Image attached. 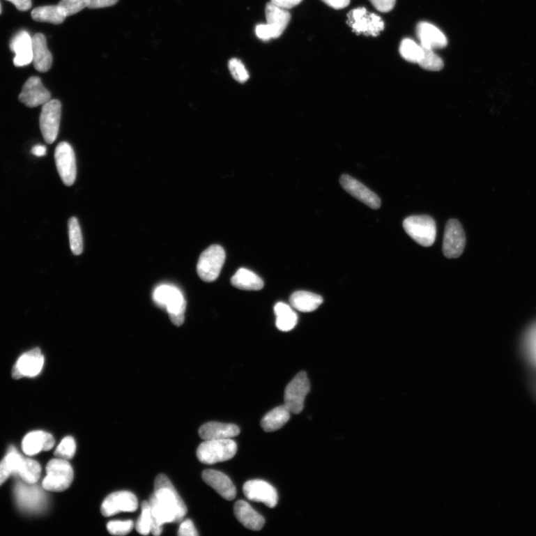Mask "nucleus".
I'll return each instance as SVG.
<instances>
[{
    "label": "nucleus",
    "instance_id": "20e7f679",
    "mask_svg": "<svg viewBox=\"0 0 536 536\" xmlns=\"http://www.w3.org/2000/svg\"><path fill=\"white\" fill-rule=\"evenodd\" d=\"M47 476L43 481V488L50 491H63L72 484L74 473L69 462L56 458L49 462L46 468Z\"/></svg>",
    "mask_w": 536,
    "mask_h": 536
},
{
    "label": "nucleus",
    "instance_id": "4468645a",
    "mask_svg": "<svg viewBox=\"0 0 536 536\" xmlns=\"http://www.w3.org/2000/svg\"><path fill=\"white\" fill-rule=\"evenodd\" d=\"M137 507V498L133 493L125 491H118L105 498L102 505V513L104 516L110 517L121 512H135Z\"/></svg>",
    "mask_w": 536,
    "mask_h": 536
},
{
    "label": "nucleus",
    "instance_id": "393cba45",
    "mask_svg": "<svg viewBox=\"0 0 536 536\" xmlns=\"http://www.w3.org/2000/svg\"><path fill=\"white\" fill-rule=\"evenodd\" d=\"M17 496L20 504L29 510H41L46 504V497L38 487L20 485L17 488Z\"/></svg>",
    "mask_w": 536,
    "mask_h": 536
},
{
    "label": "nucleus",
    "instance_id": "ea45409f",
    "mask_svg": "<svg viewBox=\"0 0 536 536\" xmlns=\"http://www.w3.org/2000/svg\"><path fill=\"white\" fill-rule=\"evenodd\" d=\"M133 528L132 521H111L107 525L108 532L114 535H125L132 531Z\"/></svg>",
    "mask_w": 536,
    "mask_h": 536
},
{
    "label": "nucleus",
    "instance_id": "c9c22d12",
    "mask_svg": "<svg viewBox=\"0 0 536 536\" xmlns=\"http://www.w3.org/2000/svg\"><path fill=\"white\" fill-rule=\"evenodd\" d=\"M90 0H61L58 5L66 17L74 15L81 12L85 8H89Z\"/></svg>",
    "mask_w": 536,
    "mask_h": 536
},
{
    "label": "nucleus",
    "instance_id": "bb28decb",
    "mask_svg": "<svg viewBox=\"0 0 536 536\" xmlns=\"http://www.w3.org/2000/svg\"><path fill=\"white\" fill-rule=\"evenodd\" d=\"M233 286L240 290L259 291L264 287V282L253 271L240 268L231 279Z\"/></svg>",
    "mask_w": 536,
    "mask_h": 536
},
{
    "label": "nucleus",
    "instance_id": "72a5a7b5",
    "mask_svg": "<svg viewBox=\"0 0 536 536\" xmlns=\"http://www.w3.org/2000/svg\"><path fill=\"white\" fill-rule=\"evenodd\" d=\"M69 237L72 252L75 256L83 253L84 243L82 229L77 218L72 217L68 222Z\"/></svg>",
    "mask_w": 536,
    "mask_h": 536
},
{
    "label": "nucleus",
    "instance_id": "58836bf2",
    "mask_svg": "<svg viewBox=\"0 0 536 536\" xmlns=\"http://www.w3.org/2000/svg\"><path fill=\"white\" fill-rule=\"evenodd\" d=\"M228 67L233 77L239 83H245L250 78L248 71L242 61L233 59L229 61Z\"/></svg>",
    "mask_w": 536,
    "mask_h": 536
},
{
    "label": "nucleus",
    "instance_id": "f3484780",
    "mask_svg": "<svg viewBox=\"0 0 536 536\" xmlns=\"http://www.w3.org/2000/svg\"><path fill=\"white\" fill-rule=\"evenodd\" d=\"M10 49L15 54V67H25L32 63V37L26 31H20L10 42Z\"/></svg>",
    "mask_w": 536,
    "mask_h": 536
},
{
    "label": "nucleus",
    "instance_id": "cd10ccee",
    "mask_svg": "<svg viewBox=\"0 0 536 536\" xmlns=\"http://www.w3.org/2000/svg\"><path fill=\"white\" fill-rule=\"evenodd\" d=\"M290 411L284 406H279L268 413L261 421L262 429L266 432L280 430L291 418Z\"/></svg>",
    "mask_w": 536,
    "mask_h": 536
},
{
    "label": "nucleus",
    "instance_id": "c85d7f7f",
    "mask_svg": "<svg viewBox=\"0 0 536 536\" xmlns=\"http://www.w3.org/2000/svg\"><path fill=\"white\" fill-rule=\"evenodd\" d=\"M276 326L282 332H289L298 324V314L286 303H277L275 306Z\"/></svg>",
    "mask_w": 536,
    "mask_h": 536
},
{
    "label": "nucleus",
    "instance_id": "9b49d317",
    "mask_svg": "<svg viewBox=\"0 0 536 536\" xmlns=\"http://www.w3.org/2000/svg\"><path fill=\"white\" fill-rule=\"evenodd\" d=\"M466 246V235L461 223L450 220L445 225L443 251L445 257L456 259L462 255Z\"/></svg>",
    "mask_w": 536,
    "mask_h": 536
},
{
    "label": "nucleus",
    "instance_id": "ddd939ff",
    "mask_svg": "<svg viewBox=\"0 0 536 536\" xmlns=\"http://www.w3.org/2000/svg\"><path fill=\"white\" fill-rule=\"evenodd\" d=\"M43 365L45 357L40 349L34 348L19 358L13 367V377L15 379L36 377L40 374Z\"/></svg>",
    "mask_w": 536,
    "mask_h": 536
},
{
    "label": "nucleus",
    "instance_id": "8fccbe9b",
    "mask_svg": "<svg viewBox=\"0 0 536 536\" xmlns=\"http://www.w3.org/2000/svg\"><path fill=\"white\" fill-rule=\"evenodd\" d=\"M2 13L1 3H0V15Z\"/></svg>",
    "mask_w": 536,
    "mask_h": 536
},
{
    "label": "nucleus",
    "instance_id": "5701e85b",
    "mask_svg": "<svg viewBox=\"0 0 536 536\" xmlns=\"http://www.w3.org/2000/svg\"><path fill=\"white\" fill-rule=\"evenodd\" d=\"M54 445L53 436L45 431H33L28 434L22 443L24 452L29 456H34L42 451L52 450Z\"/></svg>",
    "mask_w": 536,
    "mask_h": 536
},
{
    "label": "nucleus",
    "instance_id": "aec40b11",
    "mask_svg": "<svg viewBox=\"0 0 536 536\" xmlns=\"http://www.w3.org/2000/svg\"><path fill=\"white\" fill-rule=\"evenodd\" d=\"M417 34L421 46L426 49H442L447 46V40L443 33L435 26L421 22L417 27Z\"/></svg>",
    "mask_w": 536,
    "mask_h": 536
},
{
    "label": "nucleus",
    "instance_id": "dca6fc26",
    "mask_svg": "<svg viewBox=\"0 0 536 536\" xmlns=\"http://www.w3.org/2000/svg\"><path fill=\"white\" fill-rule=\"evenodd\" d=\"M19 100L29 107H36L51 100V93L43 85L39 77L33 76L23 86Z\"/></svg>",
    "mask_w": 536,
    "mask_h": 536
},
{
    "label": "nucleus",
    "instance_id": "de8ad7c7",
    "mask_svg": "<svg viewBox=\"0 0 536 536\" xmlns=\"http://www.w3.org/2000/svg\"><path fill=\"white\" fill-rule=\"evenodd\" d=\"M327 6L335 9H343L347 7L350 3V0H322Z\"/></svg>",
    "mask_w": 536,
    "mask_h": 536
},
{
    "label": "nucleus",
    "instance_id": "2f4dec72",
    "mask_svg": "<svg viewBox=\"0 0 536 536\" xmlns=\"http://www.w3.org/2000/svg\"><path fill=\"white\" fill-rule=\"evenodd\" d=\"M17 474L25 483L34 485L40 477L41 467L37 461L23 458Z\"/></svg>",
    "mask_w": 536,
    "mask_h": 536
},
{
    "label": "nucleus",
    "instance_id": "a19ab883",
    "mask_svg": "<svg viewBox=\"0 0 536 536\" xmlns=\"http://www.w3.org/2000/svg\"><path fill=\"white\" fill-rule=\"evenodd\" d=\"M372 4L381 13H389L396 4V0H369Z\"/></svg>",
    "mask_w": 536,
    "mask_h": 536
},
{
    "label": "nucleus",
    "instance_id": "49530a36",
    "mask_svg": "<svg viewBox=\"0 0 536 536\" xmlns=\"http://www.w3.org/2000/svg\"><path fill=\"white\" fill-rule=\"evenodd\" d=\"M12 3L20 12H26L31 8V0H7Z\"/></svg>",
    "mask_w": 536,
    "mask_h": 536
},
{
    "label": "nucleus",
    "instance_id": "1a4fd4ad",
    "mask_svg": "<svg viewBox=\"0 0 536 536\" xmlns=\"http://www.w3.org/2000/svg\"><path fill=\"white\" fill-rule=\"evenodd\" d=\"M61 104L57 100H51L42 107L40 128L43 139L48 144L56 140L60 128Z\"/></svg>",
    "mask_w": 536,
    "mask_h": 536
},
{
    "label": "nucleus",
    "instance_id": "7ed1b4c3",
    "mask_svg": "<svg viewBox=\"0 0 536 536\" xmlns=\"http://www.w3.org/2000/svg\"><path fill=\"white\" fill-rule=\"evenodd\" d=\"M238 446L231 439L204 441L197 450V457L204 464L213 465L231 459Z\"/></svg>",
    "mask_w": 536,
    "mask_h": 536
},
{
    "label": "nucleus",
    "instance_id": "f704fd0d",
    "mask_svg": "<svg viewBox=\"0 0 536 536\" xmlns=\"http://www.w3.org/2000/svg\"><path fill=\"white\" fill-rule=\"evenodd\" d=\"M424 56L419 63L420 67L426 70L440 71L444 68L443 60L434 52V50L424 49Z\"/></svg>",
    "mask_w": 536,
    "mask_h": 536
},
{
    "label": "nucleus",
    "instance_id": "a18cd8bd",
    "mask_svg": "<svg viewBox=\"0 0 536 536\" xmlns=\"http://www.w3.org/2000/svg\"><path fill=\"white\" fill-rule=\"evenodd\" d=\"M118 0H90L89 8L91 9L113 6Z\"/></svg>",
    "mask_w": 536,
    "mask_h": 536
},
{
    "label": "nucleus",
    "instance_id": "b1692460",
    "mask_svg": "<svg viewBox=\"0 0 536 536\" xmlns=\"http://www.w3.org/2000/svg\"><path fill=\"white\" fill-rule=\"evenodd\" d=\"M267 24L272 30L273 39L280 38L287 28L291 16L287 9H284L271 3L266 8Z\"/></svg>",
    "mask_w": 536,
    "mask_h": 536
},
{
    "label": "nucleus",
    "instance_id": "a211bd4d",
    "mask_svg": "<svg viewBox=\"0 0 536 536\" xmlns=\"http://www.w3.org/2000/svg\"><path fill=\"white\" fill-rule=\"evenodd\" d=\"M204 482L215 490L218 494L227 500L236 497V488L232 480L222 473L207 469L202 474Z\"/></svg>",
    "mask_w": 536,
    "mask_h": 536
},
{
    "label": "nucleus",
    "instance_id": "f8f14e48",
    "mask_svg": "<svg viewBox=\"0 0 536 536\" xmlns=\"http://www.w3.org/2000/svg\"><path fill=\"white\" fill-rule=\"evenodd\" d=\"M246 498L252 501L263 503L270 508H275L278 503V494L276 489L262 480H252L246 482L243 487Z\"/></svg>",
    "mask_w": 536,
    "mask_h": 536
},
{
    "label": "nucleus",
    "instance_id": "a878e982",
    "mask_svg": "<svg viewBox=\"0 0 536 536\" xmlns=\"http://www.w3.org/2000/svg\"><path fill=\"white\" fill-rule=\"evenodd\" d=\"M323 303L320 295L309 291L294 292L290 297V304L294 309L301 312H312L319 308Z\"/></svg>",
    "mask_w": 536,
    "mask_h": 536
},
{
    "label": "nucleus",
    "instance_id": "39448f33",
    "mask_svg": "<svg viewBox=\"0 0 536 536\" xmlns=\"http://www.w3.org/2000/svg\"><path fill=\"white\" fill-rule=\"evenodd\" d=\"M404 231L415 243L423 247L434 245L436 236L435 221L429 215L410 216L403 222Z\"/></svg>",
    "mask_w": 536,
    "mask_h": 536
},
{
    "label": "nucleus",
    "instance_id": "423d86ee",
    "mask_svg": "<svg viewBox=\"0 0 536 536\" xmlns=\"http://www.w3.org/2000/svg\"><path fill=\"white\" fill-rule=\"evenodd\" d=\"M226 259L224 248L217 245L208 247L201 254L197 271L200 278L206 282L215 281L220 277Z\"/></svg>",
    "mask_w": 536,
    "mask_h": 536
},
{
    "label": "nucleus",
    "instance_id": "c03bdc74",
    "mask_svg": "<svg viewBox=\"0 0 536 536\" xmlns=\"http://www.w3.org/2000/svg\"><path fill=\"white\" fill-rule=\"evenodd\" d=\"M303 0H270V3L284 9H291L298 6Z\"/></svg>",
    "mask_w": 536,
    "mask_h": 536
},
{
    "label": "nucleus",
    "instance_id": "f257e3e1",
    "mask_svg": "<svg viewBox=\"0 0 536 536\" xmlns=\"http://www.w3.org/2000/svg\"><path fill=\"white\" fill-rule=\"evenodd\" d=\"M149 505L152 520L151 532L155 535L162 533L164 524L181 522L187 513V506L177 490L164 475H160L156 478L155 491Z\"/></svg>",
    "mask_w": 536,
    "mask_h": 536
},
{
    "label": "nucleus",
    "instance_id": "473e14b6",
    "mask_svg": "<svg viewBox=\"0 0 536 536\" xmlns=\"http://www.w3.org/2000/svg\"><path fill=\"white\" fill-rule=\"evenodd\" d=\"M399 52L401 57L409 62L419 63L424 56V48L414 40L406 38L400 45Z\"/></svg>",
    "mask_w": 536,
    "mask_h": 536
},
{
    "label": "nucleus",
    "instance_id": "7c9ffc66",
    "mask_svg": "<svg viewBox=\"0 0 536 536\" xmlns=\"http://www.w3.org/2000/svg\"><path fill=\"white\" fill-rule=\"evenodd\" d=\"M22 457L12 448L1 462H0V486L12 475L17 474L20 468Z\"/></svg>",
    "mask_w": 536,
    "mask_h": 536
},
{
    "label": "nucleus",
    "instance_id": "0eeeda50",
    "mask_svg": "<svg viewBox=\"0 0 536 536\" xmlns=\"http://www.w3.org/2000/svg\"><path fill=\"white\" fill-rule=\"evenodd\" d=\"M348 25L357 35L377 37L385 29V23L376 14H368L365 8H355L348 14Z\"/></svg>",
    "mask_w": 536,
    "mask_h": 536
},
{
    "label": "nucleus",
    "instance_id": "412c9836",
    "mask_svg": "<svg viewBox=\"0 0 536 536\" xmlns=\"http://www.w3.org/2000/svg\"><path fill=\"white\" fill-rule=\"evenodd\" d=\"M199 435L204 441L232 439L240 434V429L233 424L207 422L199 429Z\"/></svg>",
    "mask_w": 536,
    "mask_h": 536
},
{
    "label": "nucleus",
    "instance_id": "4be33fe9",
    "mask_svg": "<svg viewBox=\"0 0 536 536\" xmlns=\"http://www.w3.org/2000/svg\"><path fill=\"white\" fill-rule=\"evenodd\" d=\"M234 514L237 520L249 530L259 531L264 527L265 519L245 500L236 503Z\"/></svg>",
    "mask_w": 536,
    "mask_h": 536
},
{
    "label": "nucleus",
    "instance_id": "6ab92c4d",
    "mask_svg": "<svg viewBox=\"0 0 536 536\" xmlns=\"http://www.w3.org/2000/svg\"><path fill=\"white\" fill-rule=\"evenodd\" d=\"M32 53L34 68L40 72H48L52 68V56L47 47V39L41 33L32 37Z\"/></svg>",
    "mask_w": 536,
    "mask_h": 536
},
{
    "label": "nucleus",
    "instance_id": "e433bc0d",
    "mask_svg": "<svg viewBox=\"0 0 536 536\" xmlns=\"http://www.w3.org/2000/svg\"><path fill=\"white\" fill-rule=\"evenodd\" d=\"M151 515L149 502L144 501L141 504V516L137 523V530L141 535H148L151 531Z\"/></svg>",
    "mask_w": 536,
    "mask_h": 536
},
{
    "label": "nucleus",
    "instance_id": "09e8293b",
    "mask_svg": "<svg viewBox=\"0 0 536 536\" xmlns=\"http://www.w3.org/2000/svg\"><path fill=\"white\" fill-rule=\"evenodd\" d=\"M31 153L36 157H43L47 155V148L43 145H36L32 148Z\"/></svg>",
    "mask_w": 536,
    "mask_h": 536
},
{
    "label": "nucleus",
    "instance_id": "c756f323",
    "mask_svg": "<svg viewBox=\"0 0 536 536\" xmlns=\"http://www.w3.org/2000/svg\"><path fill=\"white\" fill-rule=\"evenodd\" d=\"M31 17L38 22H47L52 24H61L65 20V15L59 6H46L35 8L31 12Z\"/></svg>",
    "mask_w": 536,
    "mask_h": 536
},
{
    "label": "nucleus",
    "instance_id": "79ce46f5",
    "mask_svg": "<svg viewBox=\"0 0 536 536\" xmlns=\"http://www.w3.org/2000/svg\"><path fill=\"white\" fill-rule=\"evenodd\" d=\"M178 534L181 536H198L199 533L190 519L184 521L180 526Z\"/></svg>",
    "mask_w": 536,
    "mask_h": 536
},
{
    "label": "nucleus",
    "instance_id": "f03ea898",
    "mask_svg": "<svg viewBox=\"0 0 536 536\" xmlns=\"http://www.w3.org/2000/svg\"><path fill=\"white\" fill-rule=\"evenodd\" d=\"M153 299L160 307L165 308L172 323L181 326L184 323L187 302L181 290L171 284H161L153 293Z\"/></svg>",
    "mask_w": 536,
    "mask_h": 536
},
{
    "label": "nucleus",
    "instance_id": "9d476101",
    "mask_svg": "<svg viewBox=\"0 0 536 536\" xmlns=\"http://www.w3.org/2000/svg\"><path fill=\"white\" fill-rule=\"evenodd\" d=\"M54 159L63 183L70 187L75 181L77 168L74 151L68 142L62 141L58 145L54 152Z\"/></svg>",
    "mask_w": 536,
    "mask_h": 536
},
{
    "label": "nucleus",
    "instance_id": "4c0bfd02",
    "mask_svg": "<svg viewBox=\"0 0 536 536\" xmlns=\"http://www.w3.org/2000/svg\"><path fill=\"white\" fill-rule=\"evenodd\" d=\"M76 451V445L72 436H67L61 441V444L56 448L54 456L57 458L66 459H72Z\"/></svg>",
    "mask_w": 536,
    "mask_h": 536
},
{
    "label": "nucleus",
    "instance_id": "2eb2a0df",
    "mask_svg": "<svg viewBox=\"0 0 536 536\" xmlns=\"http://www.w3.org/2000/svg\"><path fill=\"white\" fill-rule=\"evenodd\" d=\"M340 183L343 189L355 199L366 204L371 209H379L381 202L378 196L368 189L365 185L346 174L341 177Z\"/></svg>",
    "mask_w": 536,
    "mask_h": 536
},
{
    "label": "nucleus",
    "instance_id": "6e6552de",
    "mask_svg": "<svg viewBox=\"0 0 536 536\" xmlns=\"http://www.w3.org/2000/svg\"><path fill=\"white\" fill-rule=\"evenodd\" d=\"M310 381L307 374L304 371L300 372L284 390V406L291 413H300L304 408L305 399L310 391Z\"/></svg>",
    "mask_w": 536,
    "mask_h": 536
},
{
    "label": "nucleus",
    "instance_id": "37998d69",
    "mask_svg": "<svg viewBox=\"0 0 536 536\" xmlns=\"http://www.w3.org/2000/svg\"><path fill=\"white\" fill-rule=\"evenodd\" d=\"M256 34L261 40L268 41L273 39L272 30L267 24L258 25L256 27Z\"/></svg>",
    "mask_w": 536,
    "mask_h": 536
}]
</instances>
